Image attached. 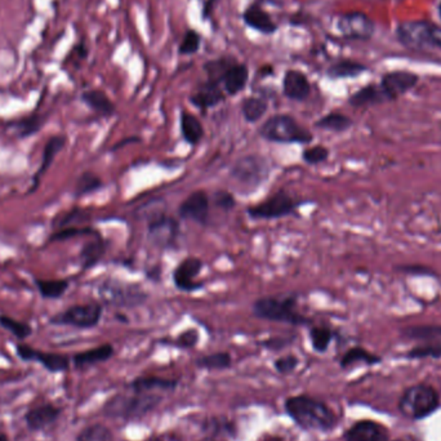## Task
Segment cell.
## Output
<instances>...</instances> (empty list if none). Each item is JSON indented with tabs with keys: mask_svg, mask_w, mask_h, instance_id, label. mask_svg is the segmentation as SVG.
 Wrapping results in <instances>:
<instances>
[{
	"mask_svg": "<svg viewBox=\"0 0 441 441\" xmlns=\"http://www.w3.org/2000/svg\"><path fill=\"white\" fill-rule=\"evenodd\" d=\"M76 441H115L114 434L102 423H92L81 428L76 435Z\"/></svg>",
	"mask_w": 441,
	"mask_h": 441,
	"instance_id": "36",
	"label": "cell"
},
{
	"mask_svg": "<svg viewBox=\"0 0 441 441\" xmlns=\"http://www.w3.org/2000/svg\"><path fill=\"white\" fill-rule=\"evenodd\" d=\"M213 201L217 207L220 208L225 212L233 211L236 206L234 195L231 194L230 191H226V190L216 191L213 195Z\"/></svg>",
	"mask_w": 441,
	"mask_h": 441,
	"instance_id": "49",
	"label": "cell"
},
{
	"mask_svg": "<svg viewBox=\"0 0 441 441\" xmlns=\"http://www.w3.org/2000/svg\"><path fill=\"white\" fill-rule=\"evenodd\" d=\"M74 51L79 56V59H86L88 56V49L84 43H79L76 47L74 48Z\"/></svg>",
	"mask_w": 441,
	"mask_h": 441,
	"instance_id": "53",
	"label": "cell"
},
{
	"mask_svg": "<svg viewBox=\"0 0 441 441\" xmlns=\"http://www.w3.org/2000/svg\"><path fill=\"white\" fill-rule=\"evenodd\" d=\"M155 203L146 204L141 208L140 214L147 222V235L148 240L158 248H172L180 235L181 228L178 220L169 217L164 208L155 207Z\"/></svg>",
	"mask_w": 441,
	"mask_h": 441,
	"instance_id": "4",
	"label": "cell"
},
{
	"mask_svg": "<svg viewBox=\"0 0 441 441\" xmlns=\"http://www.w3.org/2000/svg\"><path fill=\"white\" fill-rule=\"evenodd\" d=\"M62 409L56 407L52 402H46L35 408L27 410L25 415V422L29 430L41 431L49 427L60 418Z\"/></svg>",
	"mask_w": 441,
	"mask_h": 441,
	"instance_id": "18",
	"label": "cell"
},
{
	"mask_svg": "<svg viewBox=\"0 0 441 441\" xmlns=\"http://www.w3.org/2000/svg\"><path fill=\"white\" fill-rule=\"evenodd\" d=\"M98 293L103 301L116 308H137L147 300V293L140 285L116 280L103 281Z\"/></svg>",
	"mask_w": 441,
	"mask_h": 441,
	"instance_id": "8",
	"label": "cell"
},
{
	"mask_svg": "<svg viewBox=\"0 0 441 441\" xmlns=\"http://www.w3.org/2000/svg\"><path fill=\"white\" fill-rule=\"evenodd\" d=\"M103 308L100 303L74 305L71 308L61 311L49 323L54 325H69L79 329H92L100 324Z\"/></svg>",
	"mask_w": 441,
	"mask_h": 441,
	"instance_id": "10",
	"label": "cell"
},
{
	"mask_svg": "<svg viewBox=\"0 0 441 441\" xmlns=\"http://www.w3.org/2000/svg\"><path fill=\"white\" fill-rule=\"evenodd\" d=\"M367 67L360 62L351 60L338 61L328 69V76L332 79H345V78H355L364 73Z\"/></svg>",
	"mask_w": 441,
	"mask_h": 441,
	"instance_id": "33",
	"label": "cell"
},
{
	"mask_svg": "<svg viewBox=\"0 0 441 441\" xmlns=\"http://www.w3.org/2000/svg\"><path fill=\"white\" fill-rule=\"evenodd\" d=\"M106 253V241L101 238L100 235L96 236L93 240L88 241L81 250V263L83 270H89L94 268L102 257Z\"/></svg>",
	"mask_w": 441,
	"mask_h": 441,
	"instance_id": "30",
	"label": "cell"
},
{
	"mask_svg": "<svg viewBox=\"0 0 441 441\" xmlns=\"http://www.w3.org/2000/svg\"><path fill=\"white\" fill-rule=\"evenodd\" d=\"M196 365L207 370H225L233 365V358L228 353H214L199 358Z\"/></svg>",
	"mask_w": 441,
	"mask_h": 441,
	"instance_id": "37",
	"label": "cell"
},
{
	"mask_svg": "<svg viewBox=\"0 0 441 441\" xmlns=\"http://www.w3.org/2000/svg\"><path fill=\"white\" fill-rule=\"evenodd\" d=\"M268 102L260 97H248L241 102V114L248 123L261 121L268 113Z\"/></svg>",
	"mask_w": 441,
	"mask_h": 441,
	"instance_id": "34",
	"label": "cell"
},
{
	"mask_svg": "<svg viewBox=\"0 0 441 441\" xmlns=\"http://www.w3.org/2000/svg\"><path fill=\"white\" fill-rule=\"evenodd\" d=\"M297 297H262L254 301L252 311L255 318L262 320L285 323L290 325H306L310 323L308 318L300 314L297 310Z\"/></svg>",
	"mask_w": 441,
	"mask_h": 441,
	"instance_id": "5",
	"label": "cell"
},
{
	"mask_svg": "<svg viewBox=\"0 0 441 441\" xmlns=\"http://www.w3.org/2000/svg\"><path fill=\"white\" fill-rule=\"evenodd\" d=\"M268 441H285V440H283V439H281V437H270V439H268Z\"/></svg>",
	"mask_w": 441,
	"mask_h": 441,
	"instance_id": "55",
	"label": "cell"
},
{
	"mask_svg": "<svg viewBox=\"0 0 441 441\" xmlns=\"http://www.w3.org/2000/svg\"><path fill=\"white\" fill-rule=\"evenodd\" d=\"M43 124H44V118L43 116H41V115H31V116H27L25 119L16 121L14 123V129L17 131V136L20 138H25V137L33 136L38 131H41Z\"/></svg>",
	"mask_w": 441,
	"mask_h": 441,
	"instance_id": "42",
	"label": "cell"
},
{
	"mask_svg": "<svg viewBox=\"0 0 441 441\" xmlns=\"http://www.w3.org/2000/svg\"><path fill=\"white\" fill-rule=\"evenodd\" d=\"M83 235H98V233L91 228L70 226V228H60L54 231V235H51L49 241H66L76 236H83Z\"/></svg>",
	"mask_w": 441,
	"mask_h": 441,
	"instance_id": "43",
	"label": "cell"
},
{
	"mask_svg": "<svg viewBox=\"0 0 441 441\" xmlns=\"http://www.w3.org/2000/svg\"><path fill=\"white\" fill-rule=\"evenodd\" d=\"M178 214L182 220H193L195 223L206 226L209 220V196L206 191L198 190L188 195L178 208Z\"/></svg>",
	"mask_w": 441,
	"mask_h": 441,
	"instance_id": "16",
	"label": "cell"
},
{
	"mask_svg": "<svg viewBox=\"0 0 441 441\" xmlns=\"http://www.w3.org/2000/svg\"><path fill=\"white\" fill-rule=\"evenodd\" d=\"M201 47V36L194 30H188L183 41L181 43L178 52L180 54H194Z\"/></svg>",
	"mask_w": 441,
	"mask_h": 441,
	"instance_id": "47",
	"label": "cell"
},
{
	"mask_svg": "<svg viewBox=\"0 0 441 441\" xmlns=\"http://www.w3.org/2000/svg\"><path fill=\"white\" fill-rule=\"evenodd\" d=\"M223 100H225V94L220 89V83L209 81V79L206 83L201 84L199 88L190 97V102L201 110H207V108L216 107L217 105H220Z\"/></svg>",
	"mask_w": 441,
	"mask_h": 441,
	"instance_id": "20",
	"label": "cell"
},
{
	"mask_svg": "<svg viewBox=\"0 0 441 441\" xmlns=\"http://www.w3.org/2000/svg\"><path fill=\"white\" fill-rule=\"evenodd\" d=\"M65 145H66V137L65 136H54L47 141L44 150H43L41 167L38 169V172L34 174L33 183H31V188L29 190V193H34L36 188H39L43 176L47 173L48 169L51 168L52 163H54L56 155L60 153Z\"/></svg>",
	"mask_w": 441,
	"mask_h": 441,
	"instance_id": "21",
	"label": "cell"
},
{
	"mask_svg": "<svg viewBox=\"0 0 441 441\" xmlns=\"http://www.w3.org/2000/svg\"><path fill=\"white\" fill-rule=\"evenodd\" d=\"M338 31L351 41H368L373 36L375 26L373 20L363 12H350L340 17Z\"/></svg>",
	"mask_w": 441,
	"mask_h": 441,
	"instance_id": "12",
	"label": "cell"
},
{
	"mask_svg": "<svg viewBox=\"0 0 441 441\" xmlns=\"http://www.w3.org/2000/svg\"><path fill=\"white\" fill-rule=\"evenodd\" d=\"M284 409L294 423L305 431L329 432L337 426L335 412L324 401L308 395L288 397Z\"/></svg>",
	"mask_w": 441,
	"mask_h": 441,
	"instance_id": "1",
	"label": "cell"
},
{
	"mask_svg": "<svg viewBox=\"0 0 441 441\" xmlns=\"http://www.w3.org/2000/svg\"><path fill=\"white\" fill-rule=\"evenodd\" d=\"M353 124H354L353 119L341 113H329V114L321 116L319 121H315V127L335 132V133L346 132L353 127Z\"/></svg>",
	"mask_w": 441,
	"mask_h": 441,
	"instance_id": "32",
	"label": "cell"
},
{
	"mask_svg": "<svg viewBox=\"0 0 441 441\" xmlns=\"http://www.w3.org/2000/svg\"><path fill=\"white\" fill-rule=\"evenodd\" d=\"M147 441H161V440H158V439H153V440H147Z\"/></svg>",
	"mask_w": 441,
	"mask_h": 441,
	"instance_id": "58",
	"label": "cell"
},
{
	"mask_svg": "<svg viewBox=\"0 0 441 441\" xmlns=\"http://www.w3.org/2000/svg\"><path fill=\"white\" fill-rule=\"evenodd\" d=\"M440 405V397L432 386L418 383L404 391L399 401L401 413L410 420H422L432 415Z\"/></svg>",
	"mask_w": 441,
	"mask_h": 441,
	"instance_id": "7",
	"label": "cell"
},
{
	"mask_svg": "<svg viewBox=\"0 0 441 441\" xmlns=\"http://www.w3.org/2000/svg\"><path fill=\"white\" fill-rule=\"evenodd\" d=\"M234 64V61L230 60V59L209 61L207 65H206V70H207L208 75H209V81L220 83L223 74L226 73L228 69L233 66Z\"/></svg>",
	"mask_w": 441,
	"mask_h": 441,
	"instance_id": "44",
	"label": "cell"
},
{
	"mask_svg": "<svg viewBox=\"0 0 441 441\" xmlns=\"http://www.w3.org/2000/svg\"><path fill=\"white\" fill-rule=\"evenodd\" d=\"M131 392L132 394L115 395L108 399L102 408L103 415L133 421L145 417L161 404V397L158 394L136 392L132 390Z\"/></svg>",
	"mask_w": 441,
	"mask_h": 441,
	"instance_id": "2",
	"label": "cell"
},
{
	"mask_svg": "<svg viewBox=\"0 0 441 441\" xmlns=\"http://www.w3.org/2000/svg\"><path fill=\"white\" fill-rule=\"evenodd\" d=\"M383 102H387V100L380 84H369L367 87L361 88L348 100V103L354 107L375 106Z\"/></svg>",
	"mask_w": 441,
	"mask_h": 441,
	"instance_id": "28",
	"label": "cell"
},
{
	"mask_svg": "<svg viewBox=\"0 0 441 441\" xmlns=\"http://www.w3.org/2000/svg\"><path fill=\"white\" fill-rule=\"evenodd\" d=\"M300 364V359L295 355H287L276 359L274 363V368L278 373L280 375H290L297 369Z\"/></svg>",
	"mask_w": 441,
	"mask_h": 441,
	"instance_id": "46",
	"label": "cell"
},
{
	"mask_svg": "<svg viewBox=\"0 0 441 441\" xmlns=\"http://www.w3.org/2000/svg\"><path fill=\"white\" fill-rule=\"evenodd\" d=\"M81 101L97 114L103 115V116H110V115L115 114L116 111L114 102L100 89H89V91L83 92Z\"/></svg>",
	"mask_w": 441,
	"mask_h": 441,
	"instance_id": "27",
	"label": "cell"
},
{
	"mask_svg": "<svg viewBox=\"0 0 441 441\" xmlns=\"http://www.w3.org/2000/svg\"><path fill=\"white\" fill-rule=\"evenodd\" d=\"M201 441H216L213 440V439H211V437H206V439H203V440Z\"/></svg>",
	"mask_w": 441,
	"mask_h": 441,
	"instance_id": "56",
	"label": "cell"
},
{
	"mask_svg": "<svg viewBox=\"0 0 441 441\" xmlns=\"http://www.w3.org/2000/svg\"><path fill=\"white\" fill-rule=\"evenodd\" d=\"M181 134L183 140L191 146L201 143L204 137V128L201 121L188 111H182L181 114Z\"/></svg>",
	"mask_w": 441,
	"mask_h": 441,
	"instance_id": "29",
	"label": "cell"
},
{
	"mask_svg": "<svg viewBox=\"0 0 441 441\" xmlns=\"http://www.w3.org/2000/svg\"><path fill=\"white\" fill-rule=\"evenodd\" d=\"M198 342H199V333H198V330H196V329H188V330L182 332V333L178 335V338H177V341H176V345L181 348H193L196 346Z\"/></svg>",
	"mask_w": 441,
	"mask_h": 441,
	"instance_id": "51",
	"label": "cell"
},
{
	"mask_svg": "<svg viewBox=\"0 0 441 441\" xmlns=\"http://www.w3.org/2000/svg\"><path fill=\"white\" fill-rule=\"evenodd\" d=\"M35 287L38 288V292L46 300H57L66 293L70 287L67 280H44V279H35Z\"/></svg>",
	"mask_w": 441,
	"mask_h": 441,
	"instance_id": "35",
	"label": "cell"
},
{
	"mask_svg": "<svg viewBox=\"0 0 441 441\" xmlns=\"http://www.w3.org/2000/svg\"><path fill=\"white\" fill-rule=\"evenodd\" d=\"M249 79V70L243 64H234L223 74L220 83L223 84V89L230 96H236L247 86Z\"/></svg>",
	"mask_w": 441,
	"mask_h": 441,
	"instance_id": "24",
	"label": "cell"
},
{
	"mask_svg": "<svg viewBox=\"0 0 441 441\" xmlns=\"http://www.w3.org/2000/svg\"><path fill=\"white\" fill-rule=\"evenodd\" d=\"M401 44L410 51H441V27L428 21H404L396 29Z\"/></svg>",
	"mask_w": 441,
	"mask_h": 441,
	"instance_id": "3",
	"label": "cell"
},
{
	"mask_svg": "<svg viewBox=\"0 0 441 441\" xmlns=\"http://www.w3.org/2000/svg\"><path fill=\"white\" fill-rule=\"evenodd\" d=\"M262 138L276 143H301L308 145L314 140L313 133L300 126L293 116L278 114L268 118L260 127Z\"/></svg>",
	"mask_w": 441,
	"mask_h": 441,
	"instance_id": "6",
	"label": "cell"
},
{
	"mask_svg": "<svg viewBox=\"0 0 441 441\" xmlns=\"http://www.w3.org/2000/svg\"><path fill=\"white\" fill-rule=\"evenodd\" d=\"M178 386V381L176 380H168V378H161L158 375H145V377H138L136 378L131 385L129 388L136 392H150V394H156L158 391L161 392H168V391H173L174 388Z\"/></svg>",
	"mask_w": 441,
	"mask_h": 441,
	"instance_id": "22",
	"label": "cell"
},
{
	"mask_svg": "<svg viewBox=\"0 0 441 441\" xmlns=\"http://www.w3.org/2000/svg\"><path fill=\"white\" fill-rule=\"evenodd\" d=\"M102 186L103 183L98 176H96L92 172H84L78 178L76 186H75V194L76 196L92 194V193L98 191Z\"/></svg>",
	"mask_w": 441,
	"mask_h": 441,
	"instance_id": "41",
	"label": "cell"
},
{
	"mask_svg": "<svg viewBox=\"0 0 441 441\" xmlns=\"http://www.w3.org/2000/svg\"><path fill=\"white\" fill-rule=\"evenodd\" d=\"M439 14H440V17H441V3H440V6H439Z\"/></svg>",
	"mask_w": 441,
	"mask_h": 441,
	"instance_id": "57",
	"label": "cell"
},
{
	"mask_svg": "<svg viewBox=\"0 0 441 441\" xmlns=\"http://www.w3.org/2000/svg\"><path fill=\"white\" fill-rule=\"evenodd\" d=\"M203 268V261L196 257H188L182 260L173 271V283L181 292L193 293L204 287V283L196 281L198 275Z\"/></svg>",
	"mask_w": 441,
	"mask_h": 441,
	"instance_id": "15",
	"label": "cell"
},
{
	"mask_svg": "<svg viewBox=\"0 0 441 441\" xmlns=\"http://www.w3.org/2000/svg\"><path fill=\"white\" fill-rule=\"evenodd\" d=\"M243 20L248 26L262 34H274L278 26L274 21L271 20L270 14L258 4H252L243 14Z\"/></svg>",
	"mask_w": 441,
	"mask_h": 441,
	"instance_id": "23",
	"label": "cell"
},
{
	"mask_svg": "<svg viewBox=\"0 0 441 441\" xmlns=\"http://www.w3.org/2000/svg\"><path fill=\"white\" fill-rule=\"evenodd\" d=\"M115 350L113 345L105 343L98 348H91L79 354L74 355L73 363L76 368H87L105 363L114 356Z\"/></svg>",
	"mask_w": 441,
	"mask_h": 441,
	"instance_id": "25",
	"label": "cell"
},
{
	"mask_svg": "<svg viewBox=\"0 0 441 441\" xmlns=\"http://www.w3.org/2000/svg\"><path fill=\"white\" fill-rule=\"evenodd\" d=\"M329 150L328 147L316 145V146L308 147L302 153V161L308 163L310 166H318L329 158Z\"/></svg>",
	"mask_w": 441,
	"mask_h": 441,
	"instance_id": "45",
	"label": "cell"
},
{
	"mask_svg": "<svg viewBox=\"0 0 441 441\" xmlns=\"http://www.w3.org/2000/svg\"><path fill=\"white\" fill-rule=\"evenodd\" d=\"M0 327L4 328L11 335H14L17 340L24 341L27 337L33 333L31 327L24 321L16 320L7 315H0Z\"/></svg>",
	"mask_w": 441,
	"mask_h": 441,
	"instance_id": "40",
	"label": "cell"
},
{
	"mask_svg": "<svg viewBox=\"0 0 441 441\" xmlns=\"http://www.w3.org/2000/svg\"><path fill=\"white\" fill-rule=\"evenodd\" d=\"M333 340V332L328 327H314L310 329V341L316 353H327Z\"/></svg>",
	"mask_w": 441,
	"mask_h": 441,
	"instance_id": "38",
	"label": "cell"
},
{
	"mask_svg": "<svg viewBox=\"0 0 441 441\" xmlns=\"http://www.w3.org/2000/svg\"><path fill=\"white\" fill-rule=\"evenodd\" d=\"M401 337L423 343L441 342V324H420L401 329Z\"/></svg>",
	"mask_w": 441,
	"mask_h": 441,
	"instance_id": "26",
	"label": "cell"
},
{
	"mask_svg": "<svg viewBox=\"0 0 441 441\" xmlns=\"http://www.w3.org/2000/svg\"><path fill=\"white\" fill-rule=\"evenodd\" d=\"M300 206L285 191H278L268 199L252 207H248L247 213L253 220H278L294 213Z\"/></svg>",
	"mask_w": 441,
	"mask_h": 441,
	"instance_id": "11",
	"label": "cell"
},
{
	"mask_svg": "<svg viewBox=\"0 0 441 441\" xmlns=\"http://www.w3.org/2000/svg\"><path fill=\"white\" fill-rule=\"evenodd\" d=\"M86 217V212L81 209H73L70 212L62 214L59 218H56L54 222V228L60 230V228H70L73 226L74 222L78 220H83Z\"/></svg>",
	"mask_w": 441,
	"mask_h": 441,
	"instance_id": "48",
	"label": "cell"
},
{
	"mask_svg": "<svg viewBox=\"0 0 441 441\" xmlns=\"http://www.w3.org/2000/svg\"><path fill=\"white\" fill-rule=\"evenodd\" d=\"M382 361V358L378 355L373 354L370 351H368L364 348H351L348 351H346L340 361V365L342 369H348L353 367L355 364H367V365H375L380 364Z\"/></svg>",
	"mask_w": 441,
	"mask_h": 441,
	"instance_id": "31",
	"label": "cell"
},
{
	"mask_svg": "<svg viewBox=\"0 0 441 441\" xmlns=\"http://www.w3.org/2000/svg\"><path fill=\"white\" fill-rule=\"evenodd\" d=\"M345 441H388L386 428L375 421H359L346 430Z\"/></svg>",
	"mask_w": 441,
	"mask_h": 441,
	"instance_id": "17",
	"label": "cell"
},
{
	"mask_svg": "<svg viewBox=\"0 0 441 441\" xmlns=\"http://www.w3.org/2000/svg\"><path fill=\"white\" fill-rule=\"evenodd\" d=\"M405 358L412 360L421 359H441V342H430L422 343L415 348H410L405 354Z\"/></svg>",
	"mask_w": 441,
	"mask_h": 441,
	"instance_id": "39",
	"label": "cell"
},
{
	"mask_svg": "<svg viewBox=\"0 0 441 441\" xmlns=\"http://www.w3.org/2000/svg\"><path fill=\"white\" fill-rule=\"evenodd\" d=\"M16 353L22 360L39 363L51 373H61L70 367V359L65 355L44 353L27 345H17Z\"/></svg>",
	"mask_w": 441,
	"mask_h": 441,
	"instance_id": "14",
	"label": "cell"
},
{
	"mask_svg": "<svg viewBox=\"0 0 441 441\" xmlns=\"http://www.w3.org/2000/svg\"><path fill=\"white\" fill-rule=\"evenodd\" d=\"M397 271H400L401 274L413 275V276H437L435 274L432 268H427V266H423L420 263H415V265H401L399 268H396Z\"/></svg>",
	"mask_w": 441,
	"mask_h": 441,
	"instance_id": "50",
	"label": "cell"
},
{
	"mask_svg": "<svg viewBox=\"0 0 441 441\" xmlns=\"http://www.w3.org/2000/svg\"><path fill=\"white\" fill-rule=\"evenodd\" d=\"M394 441H401V440H394Z\"/></svg>",
	"mask_w": 441,
	"mask_h": 441,
	"instance_id": "59",
	"label": "cell"
},
{
	"mask_svg": "<svg viewBox=\"0 0 441 441\" xmlns=\"http://www.w3.org/2000/svg\"><path fill=\"white\" fill-rule=\"evenodd\" d=\"M418 75L410 71H391L385 74L382 76L380 87L382 92L386 96L387 102L396 101L400 98L401 96L408 93L413 88L418 84Z\"/></svg>",
	"mask_w": 441,
	"mask_h": 441,
	"instance_id": "13",
	"label": "cell"
},
{
	"mask_svg": "<svg viewBox=\"0 0 441 441\" xmlns=\"http://www.w3.org/2000/svg\"><path fill=\"white\" fill-rule=\"evenodd\" d=\"M268 174L270 167L268 161L263 156L257 154L245 155L238 159L230 171L233 180L252 190L265 182Z\"/></svg>",
	"mask_w": 441,
	"mask_h": 441,
	"instance_id": "9",
	"label": "cell"
},
{
	"mask_svg": "<svg viewBox=\"0 0 441 441\" xmlns=\"http://www.w3.org/2000/svg\"><path fill=\"white\" fill-rule=\"evenodd\" d=\"M289 340L287 338H280V337H276V338H270L268 341L262 342V346L263 348H268V350H281V348H285L289 345Z\"/></svg>",
	"mask_w": 441,
	"mask_h": 441,
	"instance_id": "52",
	"label": "cell"
},
{
	"mask_svg": "<svg viewBox=\"0 0 441 441\" xmlns=\"http://www.w3.org/2000/svg\"><path fill=\"white\" fill-rule=\"evenodd\" d=\"M283 92L289 100H306L311 93L308 76L298 70H288L283 79Z\"/></svg>",
	"mask_w": 441,
	"mask_h": 441,
	"instance_id": "19",
	"label": "cell"
},
{
	"mask_svg": "<svg viewBox=\"0 0 441 441\" xmlns=\"http://www.w3.org/2000/svg\"><path fill=\"white\" fill-rule=\"evenodd\" d=\"M0 441H9L7 435L4 434V432H1V431H0Z\"/></svg>",
	"mask_w": 441,
	"mask_h": 441,
	"instance_id": "54",
	"label": "cell"
}]
</instances>
